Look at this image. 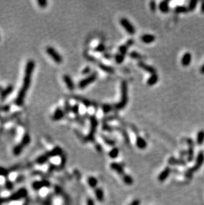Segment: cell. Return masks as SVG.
I'll use <instances>...</instances> for the list:
<instances>
[{
	"label": "cell",
	"mask_w": 204,
	"mask_h": 205,
	"mask_svg": "<svg viewBox=\"0 0 204 205\" xmlns=\"http://www.w3.org/2000/svg\"><path fill=\"white\" fill-rule=\"evenodd\" d=\"M204 142V131L200 130L198 131L196 138V143L198 146H201Z\"/></svg>",
	"instance_id": "27"
},
{
	"label": "cell",
	"mask_w": 204,
	"mask_h": 205,
	"mask_svg": "<svg viewBox=\"0 0 204 205\" xmlns=\"http://www.w3.org/2000/svg\"><path fill=\"white\" fill-rule=\"evenodd\" d=\"M27 195V192L25 189H21L18 191L16 192V193H13L12 195H11L9 197V201H18V200H20L21 199L25 197Z\"/></svg>",
	"instance_id": "9"
},
{
	"label": "cell",
	"mask_w": 204,
	"mask_h": 205,
	"mask_svg": "<svg viewBox=\"0 0 204 205\" xmlns=\"http://www.w3.org/2000/svg\"><path fill=\"white\" fill-rule=\"evenodd\" d=\"M158 76L157 74L152 75L150 77L148 78V79L147 81V84L150 86H152L153 85H155V84L158 82Z\"/></svg>",
	"instance_id": "25"
},
{
	"label": "cell",
	"mask_w": 204,
	"mask_h": 205,
	"mask_svg": "<svg viewBox=\"0 0 204 205\" xmlns=\"http://www.w3.org/2000/svg\"><path fill=\"white\" fill-rule=\"evenodd\" d=\"M95 149H96V150L97 151L101 152L102 151V147L99 143H97V144H96V145H95Z\"/></svg>",
	"instance_id": "57"
},
{
	"label": "cell",
	"mask_w": 204,
	"mask_h": 205,
	"mask_svg": "<svg viewBox=\"0 0 204 205\" xmlns=\"http://www.w3.org/2000/svg\"><path fill=\"white\" fill-rule=\"evenodd\" d=\"M76 121L78 123H79L80 125H84V118L83 116H80V115H76Z\"/></svg>",
	"instance_id": "50"
},
{
	"label": "cell",
	"mask_w": 204,
	"mask_h": 205,
	"mask_svg": "<svg viewBox=\"0 0 204 205\" xmlns=\"http://www.w3.org/2000/svg\"><path fill=\"white\" fill-rule=\"evenodd\" d=\"M187 143L188 150L187 151V160L188 162H192L194 157V143L192 139H188Z\"/></svg>",
	"instance_id": "8"
},
{
	"label": "cell",
	"mask_w": 204,
	"mask_h": 205,
	"mask_svg": "<svg viewBox=\"0 0 204 205\" xmlns=\"http://www.w3.org/2000/svg\"><path fill=\"white\" fill-rule=\"evenodd\" d=\"M64 111L66 114H69L70 112H72V106L68 100H66L64 102Z\"/></svg>",
	"instance_id": "41"
},
{
	"label": "cell",
	"mask_w": 204,
	"mask_h": 205,
	"mask_svg": "<svg viewBox=\"0 0 204 205\" xmlns=\"http://www.w3.org/2000/svg\"><path fill=\"white\" fill-rule=\"evenodd\" d=\"M73 98L76 100L77 101H78L79 102H81V103L83 104L85 106L86 108H89L91 106H93V103L92 102H90L89 100H87V98H85L84 97H81V96H74Z\"/></svg>",
	"instance_id": "24"
},
{
	"label": "cell",
	"mask_w": 204,
	"mask_h": 205,
	"mask_svg": "<svg viewBox=\"0 0 204 205\" xmlns=\"http://www.w3.org/2000/svg\"><path fill=\"white\" fill-rule=\"evenodd\" d=\"M122 178H123V182L125 184H127V185H131L133 183V178H132V177H131V176L129 175L125 174L123 177H122Z\"/></svg>",
	"instance_id": "33"
},
{
	"label": "cell",
	"mask_w": 204,
	"mask_h": 205,
	"mask_svg": "<svg viewBox=\"0 0 204 205\" xmlns=\"http://www.w3.org/2000/svg\"><path fill=\"white\" fill-rule=\"evenodd\" d=\"M141 41L146 44H150L155 41V37L151 34H145L140 37Z\"/></svg>",
	"instance_id": "19"
},
{
	"label": "cell",
	"mask_w": 204,
	"mask_h": 205,
	"mask_svg": "<svg viewBox=\"0 0 204 205\" xmlns=\"http://www.w3.org/2000/svg\"><path fill=\"white\" fill-rule=\"evenodd\" d=\"M136 146L140 149H145L147 146V143L142 137L137 136L136 139Z\"/></svg>",
	"instance_id": "20"
},
{
	"label": "cell",
	"mask_w": 204,
	"mask_h": 205,
	"mask_svg": "<svg viewBox=\"0 0 204 205\" xmlns=\"http://www.w3.org/2000/svg\"><path fill=\"white\" fill-rule=\"evenodd\" d=\"M119 150L117 148H113L109 153V156H110L111 158L115 159L117 157L119 156Z\"/></svg>",
	"instance_id": "35"
},
{
	"label": "cell",
	"mask_w": 204,
	"mask_h": 205,
	"mask_svg": "<svg viewBox=\"0 0 204 205\" xmlns=\"http://www.w3.org/2000/svg\"><path fill=\"white\" fill-rule=\"evenodd\" d=\"M168 163L170 165H180V166H185L186 164V162L184 161V159L182 158L180 159H176L174 157H170L168 159Z\"/></svg>",
	"instance_id": "18"
},
{
	"label": "cell",
	"mask_w": 204,
	"mask_h": 205,
	"mask_svg": "<svg viewBox=\"0 0 204 205\" xmlns=\"http://www.w3.org/2000/svg\"><path fill=\"white\" fill-rule=\"evenodd\" d=\"M128 48L129 47L127 45V44H123L119 47V52L121 54H123V56H125L127 53V51H128Z\"/></svg>",
	"instance_id": "38"
},
{
	"label": "cell",
	"mask_w": 204,
	"mask_h": 205,
	"mask_svg": "<svg viewBox=\"0 0 204 205\" xmlns=\"http://www.w3.org/2000/svg\"><path fill=\"white\" fill-rule=\"evenodd\" d=\"M79 106L78 104H74L73 106H72V112L76 115H79Z\"/></svg>",
	"instance_id": "46"
},
{
	"label": "cell",
	"mask_w": 204,
	"mask_h": 205,
	"mask_svg": "<svg viewBox=\"0 0 204 205\" xmlns=\"http://www.w3.org/2000/svg\"><path fill=\"white\" fill-rule=\"evenodd\" d=\"M193 172L192 171V170H191L190 169H188V171H186L185 173V177L188 178H190L191 177H192V175H193Z\"/></svg>",
	"instance_id": "53"
},
{
	"label": "cell",
	"mask_w": 204,
	"mask_h": 205,
	"mask_svg": "<svg viewBox=\"0 0 204 205\" xmlns=\"http://www.w3.org/2000/svg\"><path fill=\"white\" fill-rule=\"evenodd\" d=\"M24 148V147L21 145V144H18V145L16 146L14 148H13V153L15 156H19L20 155L21 152H22L23 149Z\"/></svg>",
	"instance_id": "37"
},
{
	"label": "cell",
	"mask_w": 204,
	"mask_h": 205,
	"mask_svg": "<svg viewBox=\"0 0 204 205\" xmlns=\"http://www.w3.org/2000/svg\"><path fill=\"white\" fill-rule=\"evenodd\" d=\"M13 185H12V183H10V182H7V183L6 184V187L8 189H11L13 188Z\"/></svg>",
	"instance_id": "58"
},
{
	"label": "cell",
	"mask_w": 204,
	"mask_h": 205,
	"mask_svg": "<svg viewBox=\"0 0 204 205\" xmlns=\"http://www.w3.org/2000/svg\"><path fill=\"white\" fill-rule=\"evenodd\" d=\"M8 173L9 171L7 169H5L4 167H0V176H2V177H7L8 175Z\"/></svg>",
	"instance_id": "49"
},
{
	"label": "cell",
	"mask_w": 204,
	"mask_h": 205,
	"mask_svg": "<svg viewBox=\"0 0 204 205\" xmlns=\"http://www.w3.org/2000/svg\"><path fill=\"white\" fill-rule=\"evenodd\" d=\"M113 128L114 127H112V126L107 124V123H103V124L102 125V130L106 131H112L113 130H115V128Z\"/></svg>",
	"instance_id": "45"
},
{
	"label": "cell",
	"mask_w": 204,
	"mask_h": 205,
	"mask_svg": "<svg viewBox=\"0 0 204 205\" xmlns=\"http://www.w3.org/2000/svg\"><path fill=\"white\" fill-rule=\"evenodd\" d=\"M104 57L106 58V59H111V55L110 54H108V53H107V54H104Z\"/></svg>",
	"instance_id": "60"
},
{
	"label": "cell",
	"mask_w": 204,
	"mask_h": 205,
	"mask_svg": "<svg viewBox=\"0 0 204 205\" xmlns=\"http://www.w3.org/2000/svg\"><path fill=\"white\" fill-rule=\"evenodd\" d=\"M90 122V128L88 135L86 137V141H91L94 142L95 141V134L96 132L97 128L98 126V121L95 115H90L89 118Z\"/></svg>",
	"instance_id": "3"
},
{
	"label": "cell",
	"mask_w": 204,
	"mask_h": 205,
	"mask_svg": "<svg viewBox=\"0 0 204 205\" xmlns=\"http://www.w3.org/2000/svg\"><path fill=\"white\" fill-rule=\"evenodd\" d=\"M37 4L41 8H45L48 5V1L46 0H39V1H37Z\"/></svg>",
	"instance_id": "48"
},
{
	"label": "cell",
	"mask_w": 204,
	"mask_h": 205,
	"mask_svg": "<svg viewBox=\"0 0 204 205\" xmlns=\"http://www.w3.org/2000/svg\"><path fill=\"white\" fill-rule=\"evenodd\" d=\"M35 68V62L33 60H29L26 62L25 69V75H24L23 85L19 91L18 94L15 100V104L17 106L20 107L23 106L25 102V99L27 93V91L30 88L31 83L32 75Z\"/></svg>",
	"instance_id": "1"
},
{
	"label": "cell",
	"mask_w": 204,
	"mask_h": 205,
	"mask_svg": "<svg viewBox=\"0 0 204 205\" xmlns=\"http://www.w3.org/2000/svg\"><path fill=\"white\" fill-rule=\"evenodd\" d=\"M87 183L91 188H95L97 185V180L94 177H89L87 179Z\"/></svg>",
	"instance_id": "34"
},
{
	"label": "cell",
	"mask_w": 204,
	"mask_h": 205,
	"mask_svg": "<svg viewBox=\"0 0 204 205\" xmlns=\"http://www.w3.org/2000/svg\"><path fill=\"white\" fill-rule=\"evenodd\" d=\"M204 163V152L203 151H200L199 152L197 157H196L195 163L193 167L190 168L193 173L197 171L198 170L200 169V168L202 166V165Z\"/></svg>",
	"instance_id": "7"
},
{
	"label": "cell",
	"mask_w": 204,
	"mask_h": 205,
	"mask_svg": "<svg viewBox=\"0 0 204 205\" xmlns=\"http://www.w3.org/2000/svg\"><path fill=\"white\" fill-rule=\"evenodd\" d=\"M14 90V87L12 85H9L0 92V102H4Z\"/></svg>",
	"instance_id": "10"
},
{
	"label": "cell",
	"mask_w": 204,
	"mask_h": 205,
	"mask_svg": "<svg viewBox=\"0 0 204 205\" xmlns=\"http://www.w3.org/2000/svg\"><path fill=\"white\" fill-rule=\"evenodd\" d=\"M106 47L105 46L104 44L103 43H100L98 44V45L95 47L94 49V51L96 52H103L105 51Z\"/></svg>",
	"instance_id": "43"
},
{
	"label": "cell",
	"mask_w": 204,
	"mask_h": 205,
	"mask_svg": "<svg viewBox=\"0 0 204 205\" xmlns=\"http://www.w3.org/2000/svg\"><path fill=\"white\" fill-rule=\"evenodd\" d=\"M47 154L48 155V156H49V157L60 156L62 154V149L60 148V147H56V148L52 149L51 151L48 152Z\"/></svg>",
	"instance_id": "21"
},
{
	"label": "cell",
	"mask_w": 204,
	"mask_h": 205,
	"mask_svg": "<svg viewBox=\"0 0 204 205\" xmlns=\"http://www.w3.org/2000/svg\"><path fill=\"white\" fill-rule=\"evenodd\" d=\"M197 4H198L197 1H190V3H189V4H188V10H189V11H193V10L195 9L196 6H197Z\"/></svg>",
	"instance_id": "42"
},
{
	"label": "cell",
	"mask_w": 204,
	"mask_h": 205,
	"mask_svg": "<svg viewBox=\"0 0 204 205\" xmlns=\"http://www.w3.org/2000/svg\"><path fill=\"white\" fill-rule=\"evenodd\" d=\"M10 108H11V106L9 104L2 105V106H0V112H9Z\"/></svg>",
	"instance_id": "47"
},
{
	"label": "cell",
	"mask_w": 204,
	"mask_h": 205,
	"mask_svg": "<svg viewBox=\"0 0 204 205\" xmlns=\"http://www.w3.org/2000/svg\"><path fill=\"white\" fill-rule=\"evenodd\" d=\"M138 66L140 68H141L143 70L150 73L151 75L156 74V70L155 68L152 67V66L146 64V63H145L143 61H141V60L138 62Z\"/></svg>",
	"instance_id": "11"
},
{
	"label": "cell",
	"mask_w": 204,
	"mask_h": 205,
	"mask_svg": "<svg viewBox=\"0 0 204 205\" xmlns=\"http://www.w3.org/2000/svg\"><path fill=\"white\" fill-rule=\"evenodd\" d=\"M97 76H98L97 72L95 71L94 72H92L91 75L87 76L86 78H84V79L81 80L78 83L79 88L84 89L86 87H87V86H89L90 84L94 82L95 80L97 79Z\"/></svg>",
	"instance_id": "4"
},
{
	"label": "cell",
	"mask_w": 204,
	"mask_h": 205,
	"mask_svg": "<svg viewBox=\"0 0 204 205\" xmlns=\"http://www.w3.org/2000/svg\"><path fill=\"white\" fill-rule=\"evenodd\" d=\"M118 118H119L118 115H110V116L105 117L103 119H102V122H103V123H107V122H110V121H112V120H115L116 119H117Z\"/></svg>",
	"instance_id": "44"
},
{
	"label": "cell",
	"mask_w": 204,
	"mask_h": 205,
	"mask_svg": "<svg viewBox=\"0 0 204 205\" xmlns=\"http://www.w3.org/2000/svg\"><path fill=\"white\" fill-rule=\"evenodd\" d=\"M95 197L98 201L102 202L104 200V193H103V191L102 189L100 188H97L95 190Z\"/></svg>",
	"instance_id": "26"
},
{
	"label": "cell",
	"mask_w": 204,
	"mask_h": 205,
	"mask_svg": "<svg viewBox=\"0 0 204 205\" xmlns=\"http://www.w3.org/2000/svg\"><path fill=\"white\" fill-rule=\"evenodd\" d=\"M129 56L131 58L133 59H138V60H141L142 59V56L139 52L136 51H132L129 53Z\"/></svg>",
	"instance_id": "39"
},
{
	"label": "cell",
	"mask_w": 204,
	"mask_h": 205,
	"mask_svg": "<svg viewBox=\"0 0 204 205\" xmlns=\"http://www.w3.org/2000/svg\"><path fill=\"white\" fill-rule=\"evenodd\" d=\"M201 12L202 13V14H204V1L201 2Z\"/></svg>",
	"instance_id": "59"
},
{
	"label": "cell",
	"mask_w": 204,
	"mask_h": 205,
	"mask_svg": "<svg viewBox=\"0 0 204 205\" xmlns=\"http://www.w3.org/2000/svg\"><path fill=\"white\" fill-rule=\"evenodd\" d=\"M47 53L51 59L57 64H60L62 62V57L58 53V52L52 47H48L46 49Z\"/></svg>",
	"instance_id": "5"
},
{
	"label": "cell",
	"mask_w": 204,
	"mask_h": 205,
	"mask_svg": "<svg viewBox=\"0 0 204 205\" xmlns=\"http://www.w3.org/2000/svg\"><path fill=\"white\" fill-rule=\"evenodd\" d=\"M50 185V183L48 181H35L33 183V188L35 190H39L43 187H48Z\"/></svg>",
	"instance_id": "15"
},
{
	"label": "cell",
	"mask_w": 204,
	"mask_h": 205,
	"mask_svg": "<svg viewBox=\"0 0 204 205\" xmlns=\"http://www.w3.org/2000/svg\"><path fill=\"white\" fill-rule=\"evenodd\" d=\"M101 108H102V111L104 114H108V113L113 110L114 106L110 104H103Z\"/></svg>",
	"instance_id": "28"
},
{
	"label": "cell",
	"mask_w": 204,
	"mask_h": 205,
	"mask_svg": "<svg viewBox=\"0 0 204 205\" xmlns=\"http://www.w3.org/2000/svg\"><path fill=\"white\" fill-rule=\"evenodd\" d=\"M200 72H201V74H204V64L202 65V67H201Z\"/></svg>",
	"instance_id": "61"
},
{
	"label": "cell",
	"mask_w": 204,
	"mask_h": 205,
	"mask_svg": "<svg viewBox=\"0 0 204 205\" xmlns=\"http://www.w3.org/2000/svg\"><path fill=\"white\" fill-rule=\"evenodd\" d=\"M134 43H135V42H134V40H133V39H129V40L127 41V43H126V44H127V46H128V47H131V46H132V44H134Z\"/></svg>",
	"instance_id": "54"
},
{
	"label": "cell",
	"mask_w": 204,
	"mask_h": 205,
	"mask_svg": "<svg viewBox=\"0 0 204 205\" xmlns=\"http://www.w3.org/2000/svg\"><path fill=\"white\" fill-rule=\"evenodd\" d=\"M120 23L122 25L125 31L127 32V33H129V35H134L135 33V28L134 27V26L131 24V23L129 22V21L126 19V18L123 17L120 19Z\"/></svg>",
	"instance_id": "6"
},
{
	"label": "cell",
	"mask_w": 204,
	"mask_h": 205,
	"mask_svg": "<svg viewBox=\"0 0 204 205\" xmlns=\"http://www.w3.org/2000/svg\"><path fill=\"white\" fill-rule=\"evenodd\" d=\"M97 64H98V67H99L100 69L103 70V71L109 73V74H113L114 72H115L114 68L110 67V66L104 65L103 63H102V62H98Z\"/></svg>",
	"instance_id": "22"
},
{
	"label": "cell",
	"mask_w": 204,
	"mask_h": 205,
	"mask_svg": "<svg viewBox=\"0 0 204 205\" xmlns=\"http://www.w3.org/2000/svg\"><path fill=\"white\" fill-rule=\"evenodd\" d=\"M140 202L139 200L136 199V200H134V201H132L129 205H140Z\"/></svg>",
	"instance_id": "56"
},
{
	"label": "cell",
	"mask_w": 204,
	"mask_h": 205,
	"mask_svg": "<svg viewBox=\"0 0 204 205\" xmlns=\"http://www.w3.org/2000/svg\"><path fill=\"white\" fill-rule=\"evenodd\" d=\"M189 11L188 7L185 6H176L174 9V12L176 14H185Z\"/></svg>",
	"instance_id": "29"
},
{
	"label": "cell",
	"mask_w": 204,
	"mask_h": 205,
	"mask_svg": "<svg viewBox=\"0 0 204 205\" xmlns=\"http://www.w3.org/2000/svg\"><path fill=\"white\" fill-rule=\"evenodd\" d=\"M116 128H117V127H116ZM115 129H116V130H117L118 131H120L122 135H123V136L124 137L125 140V141H126V142H127V143H128L129 142H130V140H129V135H128V134H127V131H125V130H124V129L121 128H115Z\"/></svg>",
	"instance_id": "36"
},
{
	"label": "cell",
	"mask_w": 204,
	"mask_h": 205,
	"mask_svg": "<svg viewBox=\"0 0 204 205\" xmlns=\"http://www.w3.org/2000/svg\"><path fill=\"white\" fill-rule=\"evenodd\" d=\"M158 8L162 13H164V14H167V13H168L170 11L169 2L166 1H161L160 3L159 4Z\"/></svg>",
	"instance_id": "23"
},
{
	"label": "cell",
	"mask_w": 204,
	"mask_h": 205,
	"mask_svg": "<svg viewBox=\"0 0 204 205\" xmlns=\"http://www.w3.org/2000/svg\"><path fill=\"white\" fill-rule=\"evenodd\" d=\"M30 141H31L30 135H29L28 133H25V135H23L22 140H21L20 142V144H21V145L25 148V147L29 145V143H30Z\"/></svg>",
	"instance_id": "30"
},
{
	"label": "cell",
	"mask_w": 204,
	"mask_h": 205,
	"mask_svg": "<svg viewBox=\"0 0 204 205\" xmlns=\"http://www.w3.org/2000/svg\"><path fill=\"white\" fill-rule=\"evenodd\" d=\"M65 112L61 108H57L52 116V119L54 121H59L62 120L64 116Z\"/></svg>",
	"instance_id": "13"
},
{
	"label": "cell",
	"mask_w": 204,
	"mask_h": 205,
	"mask_svg": "<svg viewBox=\"0 0 204 205\" xmlns=\"http://www.w3.org/2000/svg\"><path fill=\"white\" fill-rule=\"evenodd\" d=\"M110 167L111 169L113 170L114 171H115L117 174H119L121 177H123V176L125 175V172H124V169L123 167L121 166L120 164L117 163H111L110 165Z\"/></svg>",
	"instance_id": "14"
},
{
	"label": "cell",
	"mask_w": 204,
	"mask_h": 205,
	"mask_svg": "<svg viewBox=\"0 0 204 205\" xmlns=\"http://www.w3.org/2000/svg\"><path fill=\"white\" fill-rule=\"evenodd\" d=\"M128 103V85L126 81H122L121 84V100L114 105V109L120 110L125 108Z\"/></svg>",
	"instance_id": "2"
},
{
	"label": "cell",
	"mask_w": 204,
	"mask_h": 205,
	"mask_svg": "<svg viewBox=\"0 0 204 205\" xmlns=\"http://www.w3.org/2000/svg\"><path fill=\"white\" fill-rule=\"evenodd\" d=\"M87 205H95L94 201L91 198L87 199Z\"/></svg>",
	"instance_id": "55"
},
{
	"label": "cell",
	"mask_w": 204,
	"mask_h": 205,
	"mask_svg": "<svg viewBox=\"0 0 204 205\" xmlns=\"http://www.w3.org/2000/svg\"><path fill=\"white\" fill-rule=\"evenodd\" d=\"M115 60L117 63L118 64H121V63L123 62L125 60V56H123V54H121L118 52L117 54H116L115 55Z\"/></svg>",
	"instance_id": "40"
},
{
	"label": "cell",
	"mask_w": 204,
	"mask_h": 205,
	"mask_svg": "<svg viewBox=\"0 0 204 205\" xmlns=\"http://www.w3.org/2000/svg\"><path fill=\"white\" fill-rule=\"evenodd\" d=\"M90 72H91V68L89 67H86V68H84L83 70L82 71V74L83 75H89Z\"/></svg>",
	"instance_id": "52"
},
{
	"label": "cell",
	"mask_w": 204,
	"mask_h": 205,
	"mask_svg": "<svg viewBox=\"0 0 204 205\" xmlns=\"http://www.w3.org/2000/svg\"><path fill=\"white\" fill-rule=\"evenodd\" d=\"M192 56L190 52H185L181 59V64L183 67H188L192 62Z\"/></svg>",
	"instance_id": "16"
},
{
	"label": "cell",
	"mask_w": 204,
	"mask_h": 205,
	"mask_svg": "<svg viewBox=\"0 0 204 205\" xmlns=\"http://www.w3.org/2000/svg\"><path fill=\"white\" fill-rule=\"evenodd\" d=\"M49 157L48 156V155L46 153V154L42 155V156H41L40 157H39L37 159L36 162L37 163L40 164V165L44 164L48 161V160H49Z\"/></svg>",
	"instance_id": "31"
},
{
	"label": "cell",
	"mask_w": 204,
	"mask_h": 205,
	"mask_svg": "<svg viewBox=\"0 0 204 205\" xmlns=\"http://www.w3.org/2000/svg\"><path fill=\"white\" fill-rule=\"evenodd\" d=\"M63 80L64 82L65 85L66 86V87L68 88V89L70 91H73L75 88V85H74V83L73 82L72 78L70 76L68 75H64L63 76Z\"/></svg>",
	"instance_id": "12"
},
{
	"label": "cell",
	"mask_w": 204,
	"mask_h": 205,
	"mask_svg": "<svg viewBox=\"0 0 204 205\" xmlns=\"http://www.w3.org/2000/svg\"><path fill=\"white\" fill-rule=\"evenodd\" d=\"M101 137H102V140H103V141H104V142L106 144H107V145L110 146H115V141H114V140H111V139H110V138H109L108 137L105 136V135H101Z\"/></svg>",
	"instance_id": "32"
},
{
	"label": "cell",
	"mask_w": 204,
	"mask_h": 205,
	"mask_svg": "<svg viewBox=\"0 0 204 205\" xmlns=\"http://www.w3.org/2000/svg\"><path fill=\"white\" fill-rule=\"evenodd\" d=\"M170 172H171L170 168L168 167H166L165 169H164L160 173V175H158V181H160V182H163V181H165L166 178L168 177V176L170 175Z\"/></svg>",
	"instance_id": "17"
},
{
	"label": "cell",
	"mask_w": 204,
	"mask_h": 205,
	"mask_svg": "<svg viewBox=\"0 0 204 205\" xmlns=\"http://www.w3.org/2000/svg\"><path fill=\"white\" fill-rule=\"evenodd\" d=\"M149 7H150V10L152 12H155L156 11V4L155 1H150V4H149Z\"/></svg>",
	"instance_id": "51"
}]
</instances>
